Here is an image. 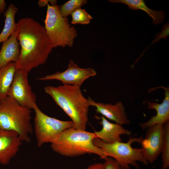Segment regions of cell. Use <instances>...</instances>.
Returning a JSON list of instances; mask_svg holds the SVG:
<instances>
[{"instance_id": "1", "label": "cell", "mask_w": 169, "mask_h": 169, "mask_svg": "<svg viewBox=\"0 0 169 169\" xmlns=\"http://www.w3.org/2000/svg\"><path fill=\"white\" fill-rule=\"evenodd\" d=\"M17 31L20 51L16 69L29 72L45 64L54 47L44 26L32 18H24L17 23Z\"/></svg>"}, {"instance_id": "2", "label": "cell", "mask_w": 169, "mask_h": 169, "mask_svg": "<svg viewBox=\"0 0 169 169\" xmlns=\"http://www.w3.org/2000/svg\"><path fill=\"white\" fill-rule=\"evenodd\" d=\"M44 90L70 118L73 123L72 128L85 130L90 105L80 86L66 84L57 87L49 85L44 87Z\"/></svg>"}, {"instance_id": "3", "label": "cell", "mask_w": 169, "mask_h": 169, "mask_svg": "<svg viewBox=\"0 0 169 169\" xmlns=\"http://www.w3.org/2000/svg\"><path fill=\"white\" fill-rule=\"evenodd\" d=\"M94 132L72 127L62 131L52 142L51 147L55 152L66 156L75 157L94 154L105 160L108 157L93 143Z\"/></svg>"}, {"instance_id": "4", "label": "cell", "mask_w": 169, "mask_h": 169, "mask_svg": "<svg viewBox=\"0 0 169 169\" xmlns=\"http://www.w3.org/2000/svg\"><path fill=\"white\" fill-rule=\"evenodd\" d=\"M31 113L9 96L0 100V129L15 131L22 141L29 142L33 131Z\"/></svg>"}, {"instance_id": "5", "label": "cell", "mask_w": 169, "mask_h": 169, "mask_svg": "<svg viewBox=\"0 0 169 169\" xmlns=\"http://www.w3.org/2000/svg\"><path fill=\"white\" fill-rule=\"evenodd\" d=\"M143 138L142 136H130L127 142H117L108 144L96 138L93 140V142L94 145L100 148L108 157L116 160L124 169H131L130 165L139 169L138 162L145 165H147L149 162L144 157L141 148H133L131 144L135 142L140 143Z\"/></svg>"}, {"instance_id": "6", "label": "cell", "mask_w": 169, "mask_h": 169, "mask_svg": "<svg viewBox=\"0 0 169 169\" xmlns=\"http://www.w3.org/2000/svg\"><path fill=\"white\" fill-rule=\"evenodd\" d=\"M47 6L44 27L54 48L72 47L77 35L76 30L69 24L67 18L62 16L57 5Z\"/></svg>"}, {"instance_id": "7", "label": "cell", "mask_w": 169, "mask_h": 169, "mask_svg": "<svg viewBox=\"0 0 169 169\" xmlns=\"http://www.w3.org/2000/svg\"><path fill=\"white\" fill-rule=\"evenodd\" d=\"M34 110V131L39 147L45 143H51L64 131L73 127L71 120H61L49 116L38 106Z\"/></svg>"}, {"instance_id": "8", "label": "cell", "mask_w": 169, "mask_h": 169, "mask_svg": "<svg viewBox=\"0 0 169 169\" xmlns=\"http://www.w3.org/2000/svg\"><path fill=\"white\" fill-rule=\"evenodd\" d=\"M28 73L21 69H16L8 96L22 106L34 110L38 106L36 95L28 82Z\"/></svg>"}, {"instance_id": "9", "label": "cell", "mask_w": 169, "mask_h": 169, "mask_svg": "<svg viewBox=\"0 0 169 169\" xmlns=\"http://www.w3.org/2000/svg\"><path fill=\"white\" fill-rule=\"evenodd\" d=\"M96 72L94 69L79 67L72 60H69L67 68L62 72L47 75L37 79L40 80H58L63 84L80 87L88 78L95 76Z\"/></svg>"}, {"instance_id": "10", "label": "cell", "mask_w": 169, "mask_h": 169, "mask_svg": "<svg viewBox=\"0 0 169 169\" xmlns=\"http://www.w3.org/2000/svg\"><path fill=\"white\" fill-rule=\"evenodd\" d=\"M147 129L145 137L140 144L144 157L151 163L162 153L164 139L163 124H157Z\"/></svg>"}, {"instance_id": "11", "label": "cell", "mask_w": 169, "mask_h": 169, "mask_svg": "<svg viewBox=\"0 0 169 169\" xmlns=\"http://www.w3.org/2000/svg\"><path fill=\"white\" fill-rule=\"evenodd\" d=\"M21 141L16 132L0 129V164H8L19 151Z\"/></svg>"}, {"instance_id": "12", "label": "cell", "mask_w": 169, "mask_h": 169, "mask_svg": "<svg viewBox=\"0 0 169 169\" xmlns=\"http://www.w3.org/2000/svg\"><path fill=\"white\" fill-rule=\"evenodd\" d=\"M88 100L90 105L95 107L97 113L101 114L106 118L122 125L130 123L121 101H119L115 105H112L96 102L90 97H88Z\"/></svg>"}, {"instance_id": "13", "label": "cell", "mask_w": 169, "mask_h": 169, "mask_svg": "<svg viewBox=\"0 0 169 169\" xmlns=\"http://www.w3.org/2000/svg\"><path fill=\"white\" fill-rule=\"evenodd\" d=\"M95 117L101 120L99 123L102 126L100 131L94 132L95 138L100 139L105 143L111 144L122 141L121 136H130L132 134L131 131L124 128L120 125L110 122L103 116L95 115Z\"/></svg>"}, {"instance_id": "14", "label": "cell", "mask_w": 169, "mask_h": 169, "mask_svg": "<svg viewBox=\"0 0 169 169\" xmlns=\"http://www.w3.org/2000/svg\"><path fill=\"white\" fill-rule=\"evenodd\" d=\"M161 87L165 90L164 98L160 104L153 102H147L148 109L155 110L156 114L147 121L140 124V125L143 130L157 124H163L169 120V87L165 88L161 86Z\"/></svg>"}, {"instance_id": "15", "label": "cell", "mask_w": 169, "mask_h": 169, "mask_svg": "<svg viewBox=\"0 0 169 169\" xmlns=\"http://www.w3.org/2000/svg\"><path fill=\"white\" fill-rule=\"evenodd\" d=\"M20 48L16 30L3 43L0 50V69L10 63H16L19 57Z\"/></svg>"}, {"instance_id": "16", "label": "cell", "mask_w": 169, "mask_h": 169, "mask_svg": "<svg viewBox=\"0 0 169 169\" xmlns=\"http://www.w3.org/2000/svg\"><path fill=\"white\" fill-rule=\"evenodd\" d=\"M108 1L126 4L131 9L135 10L141 9L146 12L152 18V23L155 25L162 23L165 18V12L154 10L149 8L143 0H109Z\"/></svg>"}, {"instance_id": "17", "label": "cell", "mask_w": 169, "mask_h": 169, "mask_svg": "<svg viewBox=\"0 0 169 169\" xmlns=\"http://www.w3.org/2000/svg\"><path fill=\"white\" fill-rule=\"evenodd\" d=\"M16 70V63L13 62L0 69V100L8 96Z\"/></svg>"}, {"instance_id": "18", "label": "cell", "mask_w": 169, "mask_h": 169, "mask_svg": "<svg viewBox=\"0 0 169 169\" xmlns=\"http://www.w3.org/2000/svg\"><path fill=\"white\" fill-rule=\"evenodd\" d=\"M17 7L11 3L4 13L5 17L4 25L0 33V44L7 40L16 30L17 23L15 19V15L18 11Z\"/></svg>"}, {"instance_id": "19", "label": "cell", "mask_w": 169, "mask_h": 169, "mask_svg": "<svg viewBox=\"0 0 169 169\" xmlns=\"http://www.w3.org/2000/svg\"><path fill=\"white\" fill-rule=\"evenodd\" d=\"M164 143L162 151V168L167 169L169 166V120L163 124Z\"/></svg>"}, {"instance_id": "20", "label": "cell", "mask_w": 169, "mask_h": 169, "mask_svg": "<svg viewBox=\"0 0 169 169\" xmlns=\"http://www.w3.org/2000/svg\"><path fill=\"white\" fill-rule=\"evenodd\" d=\"M86 0H70L59 7V12L64 18L71 14L76 9L87 3Z\"/></svg>"}, {"instance_id": "21", "label": "cell", "mask_w": 169, "mask_h": 169, "mask_svg": "<svg viewBox=\"0 0 169 169\" xmlns=\"http://www.w3.org/2000/svg\"><path fill=\"white\" fill-rule=\"evenodd\" d=\"M71 14L72 19L71 23L73 24H88L92 19V17L90 14L81 8L75 10Z\"/></svg>"}, {"instance_id": "22", "label": "cell", "mask_w": 169, "mask_h": 169, "mask_svg": "<svg viewBox=\"0 0 169 169\" xmlns=\"http://www.w3.org/2000/svg\"><path fill=\"white\" fill-rule=\"evenodd\" d=\"M162 31L157 34H156V37L152 41L151 44L146 49L142 54L141 56L143 55L145 51L148 49L151 44L155 43L158 42L159 40L162 38H164L165 40H166V38L169 36V22L164 24L162 28Z\"/></svg>"}, {"instance_id": "23", "label": "cell", "mask_w": 169, "mask_h": 169, "mask_svg": "<svg viewBox=\"0 0 169 169\" xmlns=\"http://www.w3.org/2000/svg\"><path fill=\"white\" fill-rule=\"evenodd\" d=\"M105 160V169H124L116 160L111 157H108Z\"/></svg>"}, {"instance_id": "24", "label": "cell", "mask_w": 169, "mask_h": 169, "mask_svg": "<svg viewBox=\"0 0 169 169\" xmlns=\"http://www.w3.org/2000/svg\"><path fill=\"white\" fill-rule=\"evenodd\" d=\"M56 0H39L38 2V6L40 7H43L45 6L46 5L49 4V3L51 5L53 6L56 5Z\"/></svg>"}, {"instance_id": "25", "label": "cell", "mask_w": 169, "mask_h": 169, "mask_svg": "<svg viewBox=\"0 0 169 169\" xmlns=\"http://www.w3.org/2000/svg\"><path fill=\"white\" fill-rule=\"evenodd\" d=\"M85 169H105L104 163H96L90 165Z\"/></svg>"}, {"instance_id": "26", "label": "cell", "mask_w": 169, "mask_h": 169, "mask_svg": "<svg viewBox=\"0 0 169 169\" xmlns=\"http://www.w3.org/2000/svg\"><path fill=\"white\" fill-rule=\"evenodd\" d=\"M6 2L4 0H0V14L3 13L6 9Z\"/></svg>"}]
</instances>
